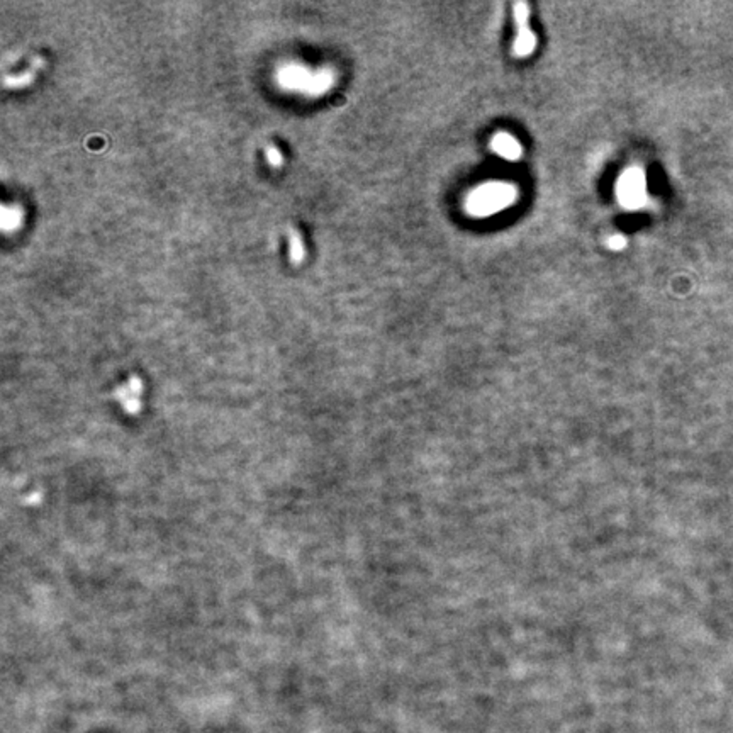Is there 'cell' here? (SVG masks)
Instances as JSON below:
<instances>
[{
  "mask_svg": "<svg viewBox=\"0 0 733 733\" xmlns=\"http://www.w3.org/2000/svg\"><path fill=\"white\" fill-rule=\"evenodd\" d=\"M606 245H608V248H610V250L619 251V250H623V248L626 247V238L623 236V234H613V236L608 238Z\"/></svg>",
  "mask_w": 733,
  "mask_h": 733,
  "instance_id": "9",
  "label": "cell"
},
{
  "mask_svg": "<svg viewBox=\"0 0 733 733\" xmlns=\"http://www.w3.org/2000/svg\"><path fill=\"white\" fill-rule=\"evenodd\" d=\"M265 158H267L268 165H270V167H274V168L281 167L282 161H283V157H282L281 150H279L275 145H267Z\"/></svg>",
  "mask_w": 733,
  "mask_h": 733,
  "instance_id": "8",
  "label": "cell"
},
{
  "mask_svg": "<svg viewBox=\"0 0 733 733\" xmlns=\"http://www.w3.org/2000/svg\"><path fill=\"white\" fill-rule=\"evenodd\" d=\"M617 197L621 207L637 211L647 202V177L638 167H632L621 173L617 184Z\"/></svg>",
  "mask_w": 733,
  "mask_h": 733,
  "instance_id": "3",
  "label": "cell"
},
{
  "mask_svg": "<svg viewBox=\"0 0 733 733\" xmlns=\"http://www.w3.org/2000/svg\"><path fill=\"white\" fill-rule=\"evenodd\" d=\"M518 28V36L513 43V56L516 58H527L536 48V36L531 31L528 24H520Z\"/></svg>",
  "mask_w": 733,
  "mask_h": 733,
  "instance_id": "5",
  "label": "cell"
},
{
  "mask_svg": "<svg viewBox=\"0 0 733 733\" xmlns=\"http://www.w3.org/2000/svg\"><path fill=\"white\" fill-rule=\"evenodd\" d=\"M22 216H24V213H22L21 206H17V204H14V206H3V209H2L3 231L9 233V231H12V229H17L22 222Z\"/></svg>",
  "mask_w": 733,
  "mask_h": 733,
  "instance_id": "6",
  "label": "cell"
},
{
  "mask_svg": "<svg viewBox=\"0 0 733 733\" xmlns=\"http://www.w3.org/2000/svg\"><path fill=\"white\" fill-rule=\"evenodd\" d=\"M518 197L513 184L491 182L474 188L466 200V209L474 218H487L511 206Z\"/></svg>",
  "mask_w": 733,
  "mask_h": 733,
  "instance_id": "2",
  "label": "cell"
},
{
  "mask_svg": "<svg viewBox=\"0 0 733 733\" xmlns=\"http://www.w3.org/2000/svg\"><path fill=\"white\" fill-rule=\"evenodd\" d=\"M491 146H493L494 153L508 161H516L523 153L520 141L508 133H497L491 141Z\"/></svg>",
  "mask_w": 733,
  "mask_h": 733,
  "instance_id": "4",
  "label": "cell"
},
{
  "mask_svg": "<svg viewBox=\"0 0 733 733\" xmlns=\"http://www.w3.org/2000/svg\"><path fill=\"white\" fill-rule=\"evenodd\" d=\"M279 84L283 89L299 90L308 96H319L330 90L335 84L333 70L321 67L317 70H311L309 67L301 63H287L281 67L277 73Z\"/></svg>",
  "mask_w": 733,
  "mask_h": 733,
  "instance_id": "1",
  "label": "cell"
},
{
  "mask_svg": "<svg viewBox=\"0 0 733 733\" xmlns=\"http://www.w3.org/2000/svg\"><path fill=\"white\" fill-rule=\"evenodd\" d=\"M289 245H290L289 247L290 262H292L294 265H297V263H301L302 258H304L306 248H304V241H302L301 233L297 231L296 228L289 229Z\"/></svg>",
  "mask_w": 733,
  "mask_h": 733,
  "instance_id": "7",
  "label": "cell"
}]
</instances>
